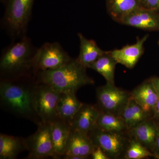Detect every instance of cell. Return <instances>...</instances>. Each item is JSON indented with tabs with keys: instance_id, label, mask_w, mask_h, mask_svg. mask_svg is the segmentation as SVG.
I'll return each instance as SVG.
<instances>
[{
	"instance_id": "obj_25",
	"label": "cell",
	"mask_w": 159,
	"mask_h": 159,
	"mask_svg": "<svg viewBox=\"0 0 159 159\" xmlns=\"http://www.w3.org/2000/svg\"><path fill=\"white\" fill-rule=\"evenodd\" d=\"M141 8L152 11H159V0H141Z\"/></svg>"
},
{
	"instance_id": "obj_26",
	"label": "cell",
	"mask_w": 159,
	"mask_h": 159,
	"mask_svg": "<svg viewBox=\"0 0 159 159\" xmlns=\"http://www.w3.org/2000/svg\"><path fill=\"white\" fill-rule=\"evenodd\" d=\"M92 158L93 159H110L106 154L105 152L100 147L96 146L92 154Z\"/></svg>"
},
{
	"instance_id": "obj_23",
	"label": "cell",
	"mask_w": 159,
	"mask_h": 159,
	"mask_svg": "<svg viewBox=\"0 0 159 159\" xmlns=\"http://www.w3.org/2000/svg\"><path fill=\"white\" fill-rule=\"evenodd\" d=\"M96 127L102 130L116 132H122L126 128L119 116L104 111H100Z\"/></svg>"
},
{
	"instance_id": "obj_11",
	"label": "cell",
	"mask_w": 159,
	"mask_h": 159,
	"mask_svg": "<svg viewBox=\"0 0 159 159\" xmlns=\"http://www.w3.org/2000/svg\"><path fill=\"white\" fill-rule=\"evenodd\" d=\"M148 38V35L146 34L134 44L109 51L118 63L129 69L133 68L144 53V43Z\"/></svg>"
},
{
	"instance_id": "obj_14",
	"label": "cell",
	"mask_w": 159,
	"mask_h": 159,
	"mask_svg": "<svg viewBox=\"0 0 159 159\" xmlns=\"http://www.w3.org/2000/svg\"><path fill=\"white\" fill-rule=\"evenodd\" d=\"M50 123L55 158L63 157L72 129L71 127L60 119Z\"/></svg>"
},
{
	"instance_id": "obj_17",
	"label": "cell",
	"mask_w": 159,
	"mask_h": 159,
	"mask_svg": "<svg viewBox=\"0 0 159 159\" xmlns=\"http://www.w3.org/2000/svg\"><path fill=\"white\" fill-rule=\"evenodd\" d=\"M148 115L130 96L119 116L124 122L126 128L130 130L146 120Z\"/></svg>"
},
{
	"instance_id": "obj_9",
	"label": "cell",
	"mask_w": 159,
	"mask_h": 159,
	"mask_svg": "<svg viewBox=\"0 0 159 159\" xmlns=\"http://www.w3.org/2000/svg\"><path fill=\"white\" fill-rule=\"evenodd\" d=\"M97 101L103 111L118 116L130 97L127 92L107 83L97 89Z\"/></svg>"
},
{
	"instance_id": "obj_27",
	"label": "cell",
	"mask_w": 159,
	"mask_h": 159,
	"mask_svg": "<svg viewBox=\"0 0 159 159\" xmlns=\"http://www.w3.org/2000/svg\"><path fill=\"white\" fill-rule=\"evenodd\" d=\"M151 81L152 83L154 88L159 97V78H153L151 79Z\"/></svg>"
},
{
	"instance_id": "obj_21",
	"label": "cell",
	"mask_w": 159,
	"mask_h": 159,
	"mask_svg": "<svg viewBox=\"0 0 159 159\" xmlns=\"http://www.w3.org/2000/svg\"><path fill=\"white\" fill-rule=\"evenodd\" d=\"M107 9L111 17L117 22L141 7L139 0H106Z\"/></svg>"
},
{
	"instance_id": "obj_24",
	"label": "cell",
	"mask_w": 159,
	"mask_h": 159,
	"mask_svg": "<svg viewBox=\"0 0 159 159\" xmlns=\"http://www.w3.org/2000/svg\"><path fill=\"white\" fill-rule=\"evenodd\" d=\"M148 157L159 158L156 154L151 152L149 149L138 141L135 139L131 141L125 153V158L141 159Z\"/></svg>"
},
{
	"instance_id": "obj_8",
	"label": "cell",
	"mask_w": 159,
	"mask_h": 159,
	"mask_svg": "<svg viewBox=\"0 0 159 159\" xmlns=\"http://www.w3.org/2000/svg\"><path fill=\"white\" fill-rule=\"evenodd\" d=\"M122 133L102 130L96 127L89 135L94 145L100 147L111 158L119 157L125 149L126 139Z\"/></svg>"
},
{
	"instance_id": "obj_3",
	"label": "cell",
	"mask_w": 159,
	"mask_h": 159,
	"mask_svg": "<svg viewBox=\"0 0 159 159\" xmlns=\"http://www.w3.org/2000/svg\"><path fill=\"white\" fill-rule=\"evenodd\" d=\"M86 69L77 58H72L58 68L38 71L35 78L38 83L48 85L59 93H76L82 87L94 84L87 74Z\"/></svg>"
},
{
	"instance_id": "obj_29",
	"label": "cell",
	"mask_w": 159,
	"mask_h": 159,
	"mask_svg": "<svg viewBox=\"0 0 159 159\" xmlns=\"http://www.w3.org/2000/svg\"><path fill=\"white\" fill-rule=\"evenodd\" d=\"M155 153L159 157V128L158 132L157 135L156 142Z\"/></svg>"
},
{
	"instance_id": "obj_5",
	"label": "cell",
	"mask_w": 159,
	"mask_h": 159,
	"mask_svg": "<svg viewBox=\"0 0 159 159\" xmlns=\"http://www.w3.org/2000/svg\"><path fill=\"white\" fill-rule=\"evenodd\" d=\"M61 95L50 86L37 83L34 95V108L42 123H50L59 119L57 105Z\"/></svg>"
},
{
	"instance_id": "obj_7",
	"label": "cell",
	"mask_w": 159,
	"mask_h": 159,
	"mask_svg": "<svg viewBox=\"0 0 159 159\" xmlns=\"http://www.w3.org/2000/svg\"><path fill=\"white\" fill-rule=\"evenodd\" d=\"M29 151L28 158L43 159L55 158L51 137V123H42L39 125L34 134L25 139Z\"/></svg>"
},
{
	"instance_id": "obj_19",
	"label": "cell",
	"mask_w": 159,
	"mask_h": 159,
	"mask_svg": "<svg viewBox=\"0 0 159 159\" xmlns=\"http://www.w3.org/2000/svg\"><path fill=\"white\" fill-rule=\"evenodd\" d=\"M78 36L80 41V52L77 59L86 68H89L105 51L100 49L94 40L86 38L81 33H78Z\"/></svg>"
},
{
	"instance_id": "obj_6",
	"label": "cell",
	"mask_w": 159,
	"mask_h": 159,
	"mask_svg": "<svg viewBox=\"0 0 159 159\" xmlns=\"http://www.w3.org/2000/svg\"><path fill=\"white\" fill-rule=\"evenodd\" d=\"M71 58L58 42L46 43L38 48L34 58L35 74L39 71L54 70L63 66Z\"/></svg>"
},
{
	"instance_id": "obj_10",
	"label": "cell",
	"mask_w": 159,
	"mask_h": 159,
	"mask_svg": "<svg viewBox=\"0 0 159 159\" xmlns=\"http://www.w3.org/2000/svg\"><path fill=\"white\" fill-rule=\"evenodd\" d=\"M96 147L89 134L72 129L63 157L68 159L87 158Z\"/></svg>"
},
{
	"instance_id": "obj_1",
	"label": "cell",
	"mask_w": 159,
	"mask_h": 159,
	"mask_svg": "<svg viewBox=\"0 0 159 159\" xmlns=\"http://www.w3.org/2000/svg\"><path fill=\"white\" fill-rule=\"evenodd\" d=\"M37 83L35 76L2 79L0 83L1 105L18 116L42 123L34 108V95Z\"/></svg>"
},
{
	"instance_id": "obj_16",
	"label": "cell",
	"mask_w": 159,
	"mask_h": 159,
	"mask_svg": "<svg viewBox=\"0 0 159 159\" xmlns=\"http://www.w3.org/2000/svg\"><path fill=\"white\" fill-rule=\"evenodd\" d=\"M130 130L131 134L135 140L155 153L159 127L154 122L145 120Z\"/></svg>"
},
{
	"instance_id": "obj_20",
	"label": "cell",
	"mask_w": 159,
	"mask_h": 159,
	"mask_svg": "<svg viewBox=\"0 0 159 159\" xmlns=\"http://www.w3.org/2000/svg\"><path fill=\"white\" fill-rule=\"evenodd\" d=\"M27 150L25 139L1 134L0 159H14L23 151Z\"/></svg>"
},
{
	"instance_id": "obj_15",
	"label": "cell",
	"mask_w": 159,
	"mask_h": 159,
	"mask_svg": "<svg viewBox=\"0 0 159 159\" xmlns=\"http://www.w3.org/2000/svg\"><path fill=\"white\" fill-rule=\"evenodd\" d=\"M130 96L148 114L153 111L159 99L158 95L151 80L143 83L134 89Z\"/></svg>"
},
{
	"instance_id": "obj_4",
	"label": "cell",
	"mask_w": 159,
	"mask_h": 159,
	"mask_svg": "<svg viewBox=\"0 0 159 159\" xmlns=\"http://www.w3.org/2000/svg\"><path fill=\"white\" fill-rule=\"evenodd\" d=\"M34 0H2L5 11L2 18L3 29L13 40L26 35Z\"/></svg>"
},
{
	"instance_id": "obj_22",
	"label": "cell",
	"mask_w": 159,
	"mask_h": 159,
	"mask_svg": "<svg viewBox=\"0 0 159 159\" xmlns=\"http://www.w3.org/2000/svg\"><path fill=\"white\" fill-rule=\"evenodd\" d=\"M118 64L116 60L110 53L105 51L102 56L90 67L104 77L107 83L115 85V72L116 66Z\"/></svg>"
},
{
	"instance_id": "obj_13",
	"label": "cell",
	"mask_w": 159,
	"mask_h": 159,
	"mask_svg": "<svg viewBox=\"0 0 159 159\" xmlns=\"http://www.w3.org/2000/svg\"><path fill=\"white\" fill-rule=\"evenodd\" d=\"M100 111L93 105L83 104L71 124L73 130L89 134L96 128Z\"/></svg>"
},
{
	"instance_id": "obj_18",
	"label": "cell",
	"mask_w": 159,
	"mask_h": 159,
	"mask_svg": "<svg viewBox=\"0 0 159 159\" xmlns=\"http://www.w3.org/2000/svg\"><path fill=\"white\" fill-rule=\"evenodd\" d=\"M75 93H61L57 105L59 119L71 126L77 112L83 104L77 99Z\"/></svg>"
},
{
	"instance_id": "obj_2",
	"label": "cell",
	"mask_w": 159,
	"mask_h": 159,
	"mask_svg": "<svg viewBox=\"0 0 159 159\" xmlns=\"http://www.w3.org/2000/svg\"><path fill=\"white\" fill-rule=\"evenodd\" d=\"M37 49L27 35L4 48L0 59L2 79L35 76L34 58Z\"/></svg>"
},
{
	"instance_id": "obj_12",
	"label": "cell",
	"mask_w": 159,
	"mask_h": 159,
	"mask_svg": "<svg viewBox=\"0 0 159 159\" xmlns=\"http://www.w3.org/2000/svg\"><path fill=\"white\" fill-rule=\"evenodd\" d=\"M157 12L140 7L126 16L120 23L143 30L158 29L159 16Z\"/></svg>"
},
{
	"instance_id": "obj_30",
	"label": "cell",
	"mask_w": 159,
	"mask_h": 159,
	"mask_svg": "<svg viewBox=\"0 0 159 159\" xmlns=\"http://www.w3.org/2000/svg\"><path fill=\"white\" fill-rule=\"evenodd\" d=\"M139 1H140H140H141V0H139Z\"/></svg>"
},
{
	"instance_id": "obj_28",
	"label": "cell",
	"mask_w": 159,
	"mask_h": 159,
	"mask_svg": "<svg viewBox=\"0 0 159 159\" xmlns=\"http://www.w3.org/2000/svg\"><path fill=\"white\" fill-rule=\"evenodd\" d=\"M153 111L154 117L159 119V97L157 102Z\"/></svg>"
}]
</instances>
